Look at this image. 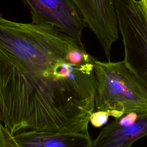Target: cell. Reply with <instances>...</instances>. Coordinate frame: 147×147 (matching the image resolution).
Segmentation results:
<instances>
[{
    "label": "cell",
    "instance_id": "cell-1",
    "mask_svg": "<svg viewBox=\"0 0 147 147\" xmlns=\"http://www.w3.org/2000/svg\"><path fill=\"white\" fill-rule=\"evenodd\" d=\"M96 59L53 26L16 22L0 13V117L24 131L89 134Z\"/></svg>",
    "mask_w": 147,
    "mask_h": 147
},
{
    "label": "cell",
    "instance_id": "cell-2",
    "mask_svg": "<svg viewBox=\"0 0 147 147\" xmlns=\"http://www.w3.org/2000/svg\"><path fill=\"white\" fill-rule=\"evenodd\" d=\"M95 109L115 118L129 113H147V91L125 61L94 64Z\"/></svg>",
    "mask_w": 147,
    "mask_h": 147
},
{
    "label": "cell",
    "instance_id": "cell-3",
    "mask_svg": "<svg viewBox=\"0 0 147 147\" xmlns=\"http://www.w3.org/2000/svg\"><path fill=\"white\" fill-rule=\"evenodd\" d=\"M123 61L147 91V10L141 0H115Z\"/></svg>",
    "mask_w": 147,
    "mask_h": 147
},
{
    "label": "cell",
    "instance_id": "cell-4",
    "mask_svg": "<svg viewBox=\"0 0 147 147\" xmlns=\"http://www.w3.org/2000/svg\"><path fill=\"white\" fill-rule=\"evenodd\" d=\"M30 11L32 22L57 28L82 42L86 24L71 0H22Z\"/></svg>",
    "mask_w": 147,
    "mask_h": 147
},
{
    "label": "cell",
    "instance_id": "cell-5",
    "mask_svg": "<svg viewBox=\"0 0 147 147\" xmlns=\"http://www.w3.org/2000/svg\"><path fill=\"white\" fill-rule=\"evenodd\" d=\"M71 1L110 61L111 46L119 37L115 0Z\"/></svg>",
    "mask_w": 147,
    "mask_h": 147
},
{
    "label": "cell",
    "instance_id": "cell-6",
    "mask_svg": "<svg viewBox=\"0 0 147 147\" xmlns=\"http://www.w3.org/2000/svg\"><path fill=\"white\" fill-rule=\"evenodd\" d=\"M147 136V113H129L107 123L93 140V147H131Z\"/></svg>",
    "mask_w": 147,
    "mask_h": 147
},
{
    "label": "cell",
    "instance_id": "cell-7",
    "mask_svg": "<svg viewBox=\"0 0 147 147\" xmlns=\"http://www.w3.org/2000/svg\"><path fill=\"white\" fill-rule=\"evenodd\" d=\"M13 136L20 147H93L90 134L29 130Z\"/></svg>",
    "mask_w": 147,
    "mask_h": 147
},
{
    "label": "cell",
    "instance_id": "cell-8",
    "mask_svg": "<svg viewBox=\"0 0 147 147\" xmlns=\"http://www.w3.org/2000/svg\"><path fill=\"white\" fill-rule=\"evenodd\" d=\"M110 114L106 111L96 110L91 113L90 117V122L95 127H100L108 122Z\"/></svg>",
    "mask_w": 147,
    "mask_h": 147
},
{
    "label": "cell",
    "instance_id": "cell-9",
    "mask_svg": "<svg viewBox=\"0 0 147 147\" xmlns=\"http://www.w3.org/2000/svg\"><path fill=\"white\" fill-rule=\"evenodd\" d=\"M5 147H20L13 138V134L4 126H2Z\"/></svg>",
    "mask_w": 147,
    "mask_h": 147
},
{
    "label": "cell",
    "instance_id": "cell-10",
    "mask_svg": "<svg viewBox=\"0 0 147 147\" xmlns=\"http://www.w3.org/2000/svg\"><path fill=\"white\" fill-rule=\"evenodd\" d=\"M2 126L3 125H2V121L1 119V117H0V147H5Z\"/></svg>",
    "mask_w": 147,
    "mask_h": 147
},
{
    "label": "cell",
    "instance_id": "cell-11",
    "mask_svg": "<svg viewBox=\"0 0 147 147\" xmlns=\"http://www.w3.org/2000/svg\"><path fill=\"white\" fill-rule=\"evenodd\" d=\"M141 1L142 2L144 6H145L146 10H147V0H141Z\"/></svg>",
    "mask_w": 147,
    "mask_h": 147
}]
</instances>
